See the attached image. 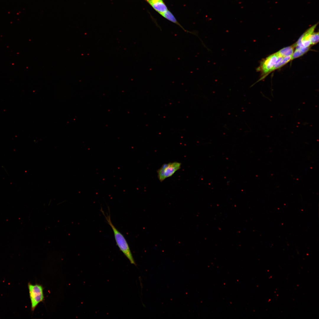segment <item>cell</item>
Returning a JSON list of instances; mask_svg holds the SVG:
<instances>
[{
    "label": "cell",
    "mask_w": 319,
    "mask_h": 319,
    "mask_svg": "<svg viewBox=\"0 0 319 319\" xmlns=\"http://www.w3.org/2000/svg\"><path fill=\"white\" fill-rule=\"evenodd\" d=\"M294 45L285 47L276 52L278 55L282 57L292 56L294 51Z\"/></svg>",
    "instance_id": "obj_8"
},
{
    "label": "cell",
    "mask_w": 319,
    "mask_h": 319,
    "mask_svg": "<svg viewBox=\"0 0 319 319\" xmlns=\"http://www.w3.org/2000/svg\"><path fill=\"white\" fill-rule=\"evenodd\" d=\"M181 163L177 162L164 164L157 171L158 177L161 182L170 177L181 167Z\"/></svg>",
    "instance_id": "obj_3"
},
{
    "label": "cell",
    "mask_w": 319,
    "mask_h": 319,
    "mask_svg": "<svg viewBox=\"0 0 319 319\" xmlns=\"http://www.w3.org/2000/svg\"><path fill=\"white\" fill-rule=\"evenodd\" d=\"M292 56H289L283 57L281 61L276 64L274 66L272 69L271 70L270 72L276 69L281 67L287 64L292 60Z\"/></svg>",
    "instance_id": "obj_10"
},
{
    "label": "cell",
    "mask_w": 319,
    "mask_h": 319,
    "mask_svg": "<svg viewBox=\"0 0 319 319\" xmlns=\"http://www.w3.org/2000/svg\"><path fill=\"white\" fill-rule=\"evenodd\" d=\"M157 12L160 14L168 9L164 0H144Z\"/></svg>",
    "instance_id": "obj_6"
},
{
    "label": "cell",
    "mask_w": 319,
    "mask_h": 319,
    "mask_svg": "<svg viewBox=\"0 0 319 319\" xmlns=\"http://www.w3.org/2000/svg\"><path fill=\"white\" fill-rule=\"evenodd\" d=\"M100 211L102 213L108 224L110 226L113 231L115 239L120 251L128 259L130 263L136 265L130 248L128 243L123 235L115 227L112 222L110 214H107L106 215L102 208Z\"/></svg>",
    "instance_id": "obj_1"
},
{
    "label": "cell",
    "mask_w": 319,
    "mask_h": 319,
    "mask_svg": "<svg viewBox=\"0 0 319 319\" xmlns=\"http://www.w3.org/2000/svg\"><path fill=\"white\" fill-rule=\"evenodd\" d=\"M28 286L31 310L33 311L38 304L44 300L43 288L40 284H32L30 283H28Z\"/></svg>",
    "instance_id": "obj_2"
},
{
    "label": "cell",
    "mask_w": 319,
    "mask_h": 319,
    "mask_svg": "<svg viewBox=\"0 0 319 319\" xmlns=\"http://www.w3.org/2000/svg\"><path fill=\"white\" fill-rule=\"evenodd\" d=\"M164 18H165L168 20L170 21V22L180 26L182 29L185 31V32L187 33H190L195 34V33L189 31L188 30H186L184 28L183 26L178 22L176 20V19L175 17V16L171 13V12L169 10H168L166 12L160 14Z\"/></svg>",
    "instance_id": "obj_7"
},
{
    "label": "cell",
    "mask_w": 319,
    "mask_h": 319,
    "mask_svg": "<svg viewBox=\"0 0 319 319\" xmlns=\"http://www.w3.org/2000/svg\"><path fill=\"white\" fill-rule=\"evenodd\" d=\"M311 45H315L319 42V33H313L310 38Z\"/></svg>",
    "instance_id": "obj_11"
},
{
    "label": "cell",
    "mask_w": 319,
    "mask_h": 319,
    "mask_svg": "<svg viewBox=\"0 0 319 319\" xmlns=\"http://www.w3.org/2000/svg\"><path fill=\"white\" fill-rule=\"evenodd\" d=\"M283 57L279 56L276 53L271 54L262 61L257 71H261L263 74L270 73L274 66L280 62Z\"/></svg>",
    "instance_id": "obj_4"
},
{
    "label": "cell",
    "mask_w": 319,
    "mask_h": 319,
    "mask_svg": "<svg viewBox=\"0 0 319 319\" xmlns=\"http://www.w3.org/2000/svg\"><path fill=\"white\" fill-rule=\"evenodd\" d=\"M310 47L304 48H296L292 56V60L300 57L307 52L310 49Z\"/></svg>",
    "instance_id": "obj_9"
},
{
    "label": "cell",
    "mask_w": 319,
    "mask_h": 319,
    "mask_svg": "<svg viewBox=\"0 0 319 319\" xmlns=\"http://www.w3.org/2000/svg\"><path fill=\"white\" fill-rule=\"evenodd\" d=\"M315 24L308 29L300 37L297 42L294 45L296 48H304L309 47L311 45L310 38L311 35L314 32L317 26Z\"/></svg>",
    "instance_id": "obj_5"
}]
</instances>
